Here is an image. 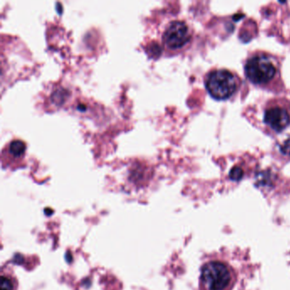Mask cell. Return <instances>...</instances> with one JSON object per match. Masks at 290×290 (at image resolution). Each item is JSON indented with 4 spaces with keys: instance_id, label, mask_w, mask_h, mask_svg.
Here are the masks:
<instances>
[{
    "instance_id": "277c9868",
    "label": "cell",
    "mask_w": 290,
    "mask_h": 290,
    "mask_svg": "<svg viewBox=\"0 0 290 290\" xmlns=\"http://www.w3.org/2000/svg\"><path fill=\"white\" fill-rule=\"evenodd\" d=\"M263 122L272 131H284L290 125V101L284 98L268 101L264 110Z\"/></svg>"
},
{
    "instance_id": "9c48e42d",
    "label": "cell",
    "mask_w": 290,
    "mask_h": 290,
    "mask_svg": "<svg viewBox=\"0 0 290 290\" xmlns=\"http://www.w3.org/2000/svg\"><path fill=\"white\" fill-rule=\"evenodd\" d=\"M1 290H13V285L9 278L1 277Z\"/></svg>"
},
{
    "instance_id": "ba28073f",
    "label": "cell",
    "mask_w": 290,
    "mask_h": 290,
    "mask_svg": "<svg viewBox=\"0 0 290 290\" xmlns=\"http://www.w3.org/2000/svg\"><path fill=\"white\" fill-rule=\"evenodd\" d=\"M243 169L239 167H235L232 169V171L230 173V177H231V179L238 181L243 177Z\"/></svg>"
},
{
    "instance_id": "5b68a950",
    "label": "cell",
    "mask_w": 290,
    "mask_h": 290,
    "mask_svg": "<svg viewBox=\"0 0 290 290\" xmlns=\"http://www.w3.org/2000/svg\"><path fill=\"white\" fill-rule=\"evenodd\" d=\"M192 38L188 25L182 20H173L167 26L163 34V41L170 50L185 47Z\"/></svg>"
},
{
    "instance_id": "6da1fadb",
    "label": "cell",
    "mask_w": 290,
    "mask_h": 290,
    "mask_svg": "<svg viewBox=\"0 0 290 290\" xmlns=\"http://www.w3.org/2000/svg\"><path fill=\"white\" fill-rule=\"evenodd\" d=\"M244 73L253 85L263 89H275L281 84L280 63L272 54L256 51L244 62Z\"/></svg>"
},
{
    "instance_id": "3957f363",
    "label": "cell",
    "mask_w": 290,
    "mask_h": 290,
    "mask_svg": "<svg viewBox=\"0 0 290 290\" xmlns=\"http://www.w3.org/2000/svg\"><path fill=\"white\" fill-rule=\"evenodd\" d=\"M204 84L211 97L217 101H226L238 91L241 80L227 69H214L206 74Z\"/></svg>"
},
{
    "instance_id": "30bf717a",
    "label": "cell",
    "mask_w": 290,
    "mask_h": 290,
    "mask_svg": "<svg viewBox=\"0 0 290 290\" xmlns=\"http://www.w3.org/2000/svg\"><path fill=\"white\" fill-rule=\"evenodd\" d=\"M66 260H67V261H68L69 263L72 260V254L70 252H68V253L66 254Z\"/></svg>"
},
{
    "instance_id": "7a4b0ae2",
    "label": "cell",
    "mask_w": 290,
    "mask_h": 290,
    "mask_svg": "<svg viewBox=\"0 0 290 290\" xmlns=\"http://www.w3.org/2000/svg\"><path fill=\"white\" fill-rule=\"evenodd\" d=\"M237 280L236 271L222 260L207 261L201 267L200 290H233Z\"/></svg>"
},
{
    "instance_id": "52a82bcc",
    "label": "cell",
    "mask_w": 290,
    "mask_h": 290,
    "mask_svg": "<svg viewBox=\"0 0 290 290\" xmlns=\"http://www.w3.org/2000/svg\"><path fill=\"white\" fill-rule=\"evenodd\" d=\"M279 152L284 157H290V135L287 138L281 142L279 145Z\"/></svg>"
},
{
    "instance_id": "8992f818",
    "label": "cell",
    "mask_w": 290,
    "mask_h": 290,
    "mask_svg": "<svg viewBox=\"0 0 290 290\" xmlns=\"http://www.w3.org/2000/svg\"><path fill=\"white\" fill-rule=\"evenodd\" d=\"M9 151L11 155L19 158L26 151V144L19 140H15L9 145Z\"/></svg>"
}]
</instances>
